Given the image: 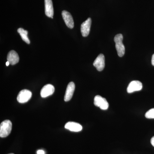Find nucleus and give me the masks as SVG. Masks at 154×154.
<instances>
[{"label": "nucleus", "mask_w": 154, "mask_h": 154, "mask_svg": "<svg viewBox=\"0 0 154 154\" xmlns=\"http://www.w3.org/2000/svg\"><path fill=\"white\" fill-rule=\"evenodd\" d=\"M116 43V48L117 51L119 56L122 57L125 52V48L123 43V36L122 34H118L116 35L114 38Z\"/></svg>", "instance_id": "f257e3e1"}, {"label": "nucleus", "mask_w": 154, "mask_h": 154, "mask_svg": "<svg viewBox=\"0 0 154 154\" xmlns=\"http://www.w3.org/2000/svg\"><path fill=\"white\" fill-rule=\"evenodd\" d=\"M12 128V123L9 120L2 122L0 125V137H6L11 133Z\"/></svg>", "instance_id": "f03ea898"}, {"label": "nucleus", "mask_w": 154, "mask_h": 154, "mask_svg": "<svg viewBox=\"0 0 154 154\" xmlns=\"http://www.w3.org/2000/svg\"><path fill=\"white\" fill-rule=\"evenodd\" d=\"M32 96V93L28 90H22L19 92L17 97V100L19 103H24L28 102Z\"/></svg>", "instance_id": "7ed1b4c3"}, {"label": "nucleus", "mask_w": 154, "mask_h": 154, "mask_svg": "<svg viewBox=\"0 0 154 154\" xmlns=\"http://www.w3.org/2000/svg\"><path fill=\"white\" fill-rule=\"evenodd\" d=\"M94 104L96 107H99L103 110H107L109 107V104L106 99L99 95L94 98Z\"/></svg>", "instance_id": "20e7f679"}, {"label": "nucleus", "mask_w": 154, "mask_h": 154, "mask_svg": "<svg viewBox=\"0 0 154 154\" xmlns=\"http://www.w3.org/2000/svg\"><path fill=\"white\" fill-rule=\"evenodd\" d=\"M94 66L99 71L103 70L105 66V56L102 54H99L94 60Z\"/></svg>", "instance_id": "39448f33"}, {"label": "nucleus", "mask_w": 154, "mask_h": 154, "mask_svg": "<svg viewBox=\"0 0 154 154\" xmlns=\"http://www.w3.org/2000/svg\"><path fill=\"white\" fill-rule=\"evenodd\" d=\"M62 15L66 26L71 29L73 28L74 22L71 14L68 11H63L62 12Z\"/></svg>", "instance_id": "423d86ee"}, {"label": "nucleus", "mask_w": 154, "mask_h": 154, "mask_svg": "<svg viewBox=\"0 0 154 154\" xmlns=\"http://www.w3.org/2000/svg\"><path fill=\"white\" fill-rule=\"evenodd\" d=\"M143 85L141 82L138 81H134L130 83L127 89L128 93H132L135 91H138L142 90Z\"/></svg>", "instance_id": "0eeeda50"}, {"label": "nucleus", "mask_w": 154, "mask_h": 154, "mask_svg": "<svg viewBox=\"0 0 154 154\" xmlns=\"http://www.w3.org/2000/svg\"><path fill=\"white\" fill-rule=\"evenodd\" d=\"M91 18H89L81 25V33L84 37H86L89 35L91 30Z\"/></svg>", "instance_id": "6e6552de"}, {"label": "nucleus", "mask_w": 154, "mask_h": 154, "mask_svg": "<svg viewBox=\"0 0 154 154\" xmlns=\"http://www.w3.org/2000/svg\"><path fill=\"white\" fill-rule=\"evenodd\" d=\"M54 87L50 84L45 85L42 89L40 95L42 98H46L48 96L52 95L54 92Z\"/></svg>", "instance_id": "1a4fd4ad"}, {"label": "nucleus", "mask_w": 154, "mask_h": 154, "mask_svg": "<svg viewBox=\"0 0 154 154\" xmlns=\"http://www.w3.org/2000/svg\"><path fill=\"white\" fill-rule=\"evenodd\" d=\"M75 90V85L74 83L71 82L68 84L67 87L65 95L64 96V101L68 102L71 99L72 97Z\"/></svg>", "instance_id": "9d476101"}, {"label": "nucleus", "mask_w": 154, "mask_h": 154, "mask_svg": "<svg viewBox=\"0 0 154 154\" xmlns=\"http://www.w3.org/2000/svg\"><path fill=\"white\" fill-rule=\"evenodd\" d=\"M45 14L48 17L53 18L54 8L52 0H45Z\"/></svg>", "instance_id": "9b49d317"}, {"label": "nucleus", "mask_w": 154, "mask_h": 154, "mask_svg": "<svg viewBox=\"0 0 154 154\" xmlns=\"http://www.w3.org/2000/svg\"><path fill=\"white\" fill-rule=\"evenodd\" d=\"M65 128L71 131L79 132L82 129V127L79 123L74 122H69L66 124Z\"/></svg>", "instance_id": "f8f14e48"}, {"label": "nucleus", "mask_w": 154, "mask_h": 154, "mask_svg": "<svg viewBox=\"0 0 154 154\" xmlns=\"http://www.w3.org/2000/svg\"><path fill=\"white\" fill-rule=\"evenodd\" d=\"M7 60L10 64L14 65L19 62V57L17 53L14 50L11 51L8 54Z\"/></svg>", "instance_id": "ddd939ff"}, {"label": "nucleus", "mask_w": 154, "mask_h": 154, "mask_svg": "<svg viewBox=\"0 0 154 154\" xmlns=\"http://www.w3.org/2000/svg\"><path fill=\"white\" fill-rule=\"evenodd\" d=\"M18 33L20 34L22 40L25 41L27 44H29L30 43V41L28 38V32L27 30H24L22 28H19L18 29Z\"/></svg>", "instance_id": "4468645a"}, {"label": "nucleus", "mask_w": 154, "mask_h": 154, "mask_svg": "<svg viewBox=\"0 0 154 154\" xmlns=\"http://www.w3.org/2000/svg\"><path fill=\"white\" fill-rule=\"evenodd\" d=\"M145 117L147 119H154V108L150 109L146 113Z\"/></svg>", "instance_id": "2eb2a0df"}, {"label": "nucleus", "mask_w": 154, "mask_h": 154, "mask_svg": "<svg viewBox=\"0 0 154 154\" xmlns=\"http://www.w3.org/2000/svg\"><path fill=\"white\" fill-rule=\"evenodd\" d=\"M37 154H45V152L44 151L42 150H39L37 152Z\"/></svg>", "instance_id": "dca6fc26"}, {"label": "nucleus", "mask_w": 154, "mask_h": 154, "mask_svg": "<svg viewBox=\"0 0 154 154\" xmlns=\"http://www.w3.org/2000/svg\"><path fill=\"white\" fill-rule=\"evenodd\" d=\"M151 143L152 145L154 147V136L152 138L151 140Z\"/></svg>", "instance_id": "f3484780"}, {"label": "nucleus", "mask_w": 154, "mask_h": 154, "mask_svg": "<svg viewBox=\"0 0 154 154\" xmlns=\"http://www.w3.org/2000/svg\"><path fill=\"white\" fill-rule=\"evenodd\" d=\"M152 64L154 66V54L152 56Z\"/></svg>", "instance_id": "a211bd4d"}, {"label": "nucleus", "mask_w": 154, "mask_h": 154, "mask_svg": "<svg viewBox=\"0 0 154 154\" xmlns=\"http://www.w3.org/2000/svg\"><path fill=\"white\" fill-rule=\"evenodd\" d=\"M10 63H9V62L8 61H7L6 63V66H9V65H10Z\"/></svg>", "instance_id": "6ab92c4d"}, {"label": "nucleus", "mask_w": 154, "mask_h": 154, "mask_svg": "<svg viewBox=\"0 0 154 154\" xmlns=\"http://www.w3.org/2000/svg\"><path fill=\"white\" fill-rule=\"evenodd\" d=\"M14 154V153H11V154Z\"/></svg>", "instance_id": "aec40b11"}]
</instances>
